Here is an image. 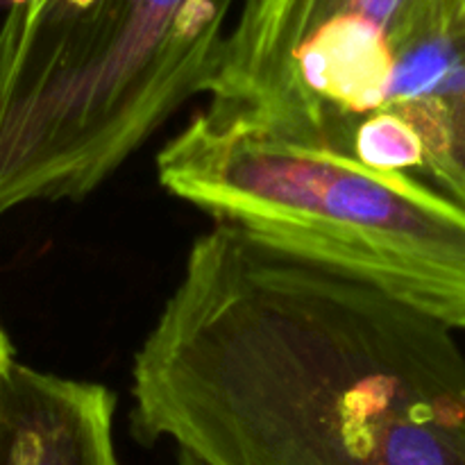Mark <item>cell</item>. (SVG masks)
I'll return each mask as SVG.
<instances>
[{"label": "cell", "mask_w": 465, "mask_h": 465, "mask_svg": "<svg viewBox=\"0 0 465 465\" xmlns=\"http://www.w3.org/2000/svg\"><path fill=\"white\" fill-rule=\"evenodd\" d=\"M132 425L204 465H465V352L381 291L213 225L132 366Z\"/></svg>", "instance_id": "6da1fadb"}, {"label": "cell", "mask_w": 465, "mask_h": 465, "mask_svg": "<svg viewBox=\"0 0 465 465\" xmlns=\"http://www.w3.org/2000/svg\"><path fill=\"white\" fill-rule=\"evenodd\" d=\"M207 95L465 207L463 0H239Z\"/></svg>", "instance_id": "7a4b0ae2"}, {"label": "cell", "mask_w": 465, "mask_h": 465, "mask_svg": "<svg viewBox=\"0 0 465 465\" xmlns=\"http://www.w3.org/2000/svg\"><path fill=\"white\" fill-rule=\"evenodd\" d=\"M0 216L103 186L207 94L239 0H7Z\"/></svg>", "instance_id": "3957f363"}, {"label": "cell", "mask_w": 465, "mask_h": 465, "mask_svg": "<svg viewBox=\"0 0 465 465\" xmlns=\"http://www.w3.org/2000/svg\"><path fill=\"white\" fill-rule=\"evenodd\" d=\"M157 175L216 225L465 331V207L427 182L213 103L163 145Z\"/></svg>", "instance_id": "277c9868"}, {"label": "cell", "mask_w": 465, "mask_h": 465, "mask_svg": "<svg viewBox=\"0 0 465 465\" xmlns=\"http://www.w3.org/2000/svg\"><path fill=\"white\" fill-rule=\"evenodd\" d=\"M103 384L16 363L0 395V465H118Z\"/></svg>", "instance_id": "5b68a950"}, {"label": "cell", "mask_w": 465, "mask_h": 465, "mask_svg": "<svg viewBox=\"0 0 465 465\" xmlns=\"http://www.w3.org/2000/svg\"><path fill=\"white\" fill-rule=\"evenodd\" d=\"M14 366H16V361H14L12 343H9L7 334H5L3 325H0V395H3L5 384H7V380H9V375H12Z\"/></svg>", "instance_id": "8992f818"}, {"label": "cell", "mask_w": 465, "mask_h": 465, "mask_svg": "<svg viewBox=\"0 0 465 465\" xmlns=\"http://www.w3.org/2000/svg\"><path fill=\"white\" fill-rule=\"evenodd\" d=\"M175 465H204L203 461H198L195 457H191L189 452H184V450H177V461Z\"/></svg>", "instance_id": "52a82bcc"}, {"label": "cell", "mask_w": 465, "mask_h": 465, "mask_svg": "<svg viewBox=\"0 0 465 465\" xmlns=\"http://www.w3.org/2000/svg\"><path fill=\"white\" fill-rule=\"evenodd\" d=\"M463 3H465V0H463Z\"/></svg>", "instance_id": "ba28073f"}]
</instances>
